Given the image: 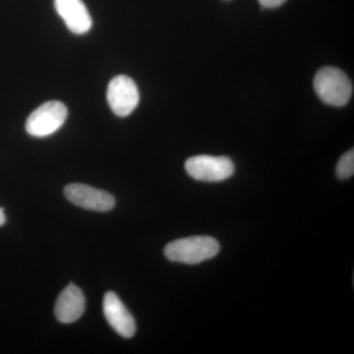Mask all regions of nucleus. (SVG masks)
<instances>
[{
  "label": "nucleus",
  "mask_w": 354,
  "mask_h": 354,
  "mask_svg": "<svg viewBox=\"0 0 354 354\" xmlns=\"http://www.w3.org/2000/svg\"><path fill=\"white\" fill-rule=\"evenodd\" d=\"M220 251V244L211 236H191L176 239L167 244L165 255L171 262L183 264H199L215 257Z\"/></svg>",
  "instance_id": "1"
},
{
  "label": "nucleus",
  "mask_w": 354,
  "mask_h": 354,
  "mask_svg": "<svg viewBox=\"0 0 354 354\" xmlns=\"http://www.w3.org/2000/svg\"><path fill=\"white\" fill-rule=\"evenodd\" d=\"M317 95L325 104L333 106H344L353 95V84L348 75L335 67H323L314 78Z\"/></svg>",
  "instance_id": "2"
},
{
  "label": "nucleus",
  "mask_w": 354,
  "mask_h": 354,
  "mask_svg": "<svg viewBox=\"0 0 354 354\" xmlns=\"http://www.w3.org/2000/svg\"><path fill=\"white\" fill-rule=\"evenodd\" d=\"M67 108L62 102H44L35 109L26 122V130L31 136H50L64 124L67 118Z\"/></svg>",
  "instance_id": "3"
},
{
  "label": "nucleus",
  "mask_w": 354,
  "mask_h": 354,
  "mask_svg": "<svg viewBox=\"0 0 354 354\" xmlns=\"http://www.w3.org/2000/svg\"><path fill=\"white\" fill-rule=\"evenodd\" d=\"M185 169L196 180L220 183L234 174V165L230 158L201 155L188 158Z\"/></svg>",
  "instance_id": "4"
},
{
  "label": "nucleus",
  "mask_w": 354,
  "mask_h": 354,
  "mask_svg": "<svg viewBox=\"0 0 354 354\" xmlns=\"http://www.w3.org/2000/svg\"><path fill=\"white\" fill-rule=\"evenodd\" d=\"M108 102L116 115L125 118L138 106L140 95L136 84L130 77L118 75L109 84Z\"/></svg>",
  "instance_id": "5"
},
{
  "label": "nucleus",
  "mask_w": 354,
  "mask_h": 354,
  "mask_svg": "<svg viewBox=\"0 0 354 354\" xmlns=\"http://www.w3.org/2000/svg\"><path fill=\"white\" fill-rule=\"evenodd\" d=\"M64 195L76 206L90 211L109 212L115 206L113 195L82 183L69 184L64 188Z\"/></svg>",
  "instance_id": "6"
},
{
  "label": "nucleus",
  "mask_w": 354,
  "mask_h": 354,
  "mask_svg": "<svg viewBox=\"0 0 354 354\" xmlns=\"http://www.w3.org/2000/svg\"><path fill=\"white\" fill-rule=\"evenodd\" d=\"M102 309L106 321L118 335L127 339L135 335L136 323L134 318L113 291H108L104 295Z\"/></svg>",
  "instance_id": "7"
},
{
  "label": "nucleus",
  "mask_w": 354,
  "mask_h": 354,
  "mask_svg": "<svg viewBox=\"0 0 354 354\" xmlns=\"http://www.w3.org/2000/svg\"><path fill=\"white\" fill-rule=\"evenodd\" d=\"M55 6L70 31L76 35L90 31L93 21L82 0H55Z\"/></svg>",
  "instance_id": "8"
},
{
  "label": "nucleus",
  "mask_w": 354,
  "mask_h": 354,
  "mask_svg": "<svg viewBox=\"0 0 354 354\" xmlns=\"http://www.w3.org/2000/svg\"><path fill=\"white\" fill-rule=\"evenodd\" d=\"M86 300L82 290L78 286L70 283L58 297L55 307V317L59 322H75L85 311Z\"/></svg>",
  "instance_id": "9"
},
{
  "label": "nucleus",
  "mask_w": 354,
  "mask_h": 354,
  "mask_svg": "<svg viewBox=\"0 0 354 354\" xmlns=\"http://www.w3.org/2000/svg\"><path fill=\"white\" fill-rule=\"evenodd\" d=\"M337 176L339 179L351 178L354 174V151L353 149L342 155L337 165Z\"/></svg>",
  "instance_id": "10"
},
{
  "label": "nucleus",
  "mask_w": 354,
  "mask_h": 354,
  "mask_svg": "<svg viewBox=\"0 0 354 354\" xmlns=\"http://www.w3.org/2000/svg\"><path fill=\"white\" fill-rule=\"evenodd\" d=\"M286 0H259L261 6L265 7V8H276L283 6Z\"/></svg>",
  "instance_id": "11"
},
{
  "label": "nucleus",
  "mask_w": 354,
  "mask_h": 354,
  "mask_svg": "<svg viewBox=\"0 0 354 354\" xmlns=\"http://www.w3.org/2000/svg\"><path fill=\"white\" fill-rule=\"evenodd\" d=\"M6 221V216L4 215L3 209L0 208V225H4Z\"/></svg>",
  "instance_id": "12"
}]
</instances>
